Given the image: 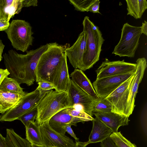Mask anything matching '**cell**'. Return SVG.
<instances>
[{
    "instance_id": "obj_44",
    "label": "cell",
    "mask_w": 147,
    "mask_h": 147,
    "mask_svg": "<svg viewBox=\"0 0 147 147\" xmlns=\"http://www.w3.org/2000/svg\"></svg>"
},
{
    "instance_id": "obj_27",
    "label": "cell",
    "mask_w": 147,
    "mask_h": 147,
    "mask_svg": "<svg viewBox=\"0 0 147 147\" xmlns=\"http://www.w3.org/2000/svg\"><path fill=\"white\" fill-rule=\"evenodd\" d=\"M112 105L106 98H100L97 101H94L92 105V111L102 112H111Z\"/></svg>"
},
{
    "instance_id": "obj_7",
    "label": "cell",
    "mask_w": 147,
    "mask_h": 147,
    "mask_svg": "<svg viewBox=\"0 0 147 147\" xmlns=\"http://www.w3.org/2000/svg\"><path fill=\"white\" fill-rule=\"evenodd\" d=\"M47 91L41 92L36 89L26 93L13 107L2 114L0 121H11L18 119L24 114L37 107Z\"/></svg>"
},
{
    "instance_id": "obj_16",
    "label": "cell",
    "mask_w": 147,
    "mask_h": 147,
    "mask_svg": "<svg viewBox=\"0 0 147 147\" xmlns=\"http://www.w3.org/2000/svg\"><path fill=\"white\" fill-rule=\"evenodd\" d=\"M92 113L93 115H94L110 128L113 132H117L118 129L121 126L128 125L129 121V117L112 112H102L92 111Z\"/></svg>"
},
{
    "instance_id": "obj_41",
    "label": "cell",
    "mask_w": 147,
    "mask_h": 147,
    "mask_svg": "<svg viewBox=\"0 0 147 147\" xmlns=\"http://www.w3.org/2000/svg\"><path fill=\"white\" fill-rule=\"evenodd\" d=\"M87 146L86 142H82L76 141L75 147H86Z\"/></svg>"
},
{
    "instance_id": "obj_24",
    "label": "cell",
    "mask_w": 147,
    "mask_h": 147,
    "mask_svg": "<svg viewBox=\"0 0 147 147\" xmlns=\"http://www.w3.org/2000/svg\"><path fill=\"white\" fill-rule=\"evenodd\" d=\"M26 139L32 144L42 146L43 144L39 126L35 122L26 127Z\"/></svg>"
},
{
    "instance_id": "obj_23",
    "label": "cell",
    "mask_w": 147,
    "mask_h": 147,
    "mask_svg": "<svg viewBox=\"0 0 147 147\" xmlns=\"http://www.w3.org/2000/svg\"><path fill=\"white\" fill-rule=\"evenodd\" d=\"M127 15L133 17L135 19H141L143 13L147 8L146 0H126Z\"/></svg>"
},
{
    "instance_id": "obj_21",
    "label": "cell",
    "mask_w": 147,
    "mask_h": 147,
    "mask_svg": "<svg viewBox=\"0 0 147 147\" xmlns=\"http://www.w3.org/2000/svg\"><path fill=\"white\" fill-rule=\"evenodd\" d=\"M24 96L0 90V113L3 114L11 109Z\"/></svg>"
},
{
    "instance_id": "obj_17",
    "label": "cell",
    "mask_w": 147,
    "mask_h": 147,
    "mask_svg": "<svg viewBox=\"0 0 147 147\" xmlns=\"http://www.w3.org/2000/svg\"><path fill=\"white\" fill-rule=\"evenodd\" d=\"M67 56L64 55L55 73L53 85L55 90L58 92H66L70 78L67 63Z\"/></svg>"
},
{
    "instance_id": "obj_34",
    "label": "cell",
    "mask_w": 147,
    "mask_h": 147,
    "mask_svg": "<svg viewBox=\"0 0 147 147\" xmlns=\"http://www.w3.org/2000/svg\"><path fill=\"white\" fill-rule=\"evenodd\" d=\"M22 2L23 7L38 5V1L37 0H22Z\"/></svg>"
},
{
    "instance_id": "obj_33",
    "label": "cell",
    "mask_w": 147,
    "mask_h": 147,
    "mask_svg": "<svg viewBox=\"0 0 147 147\" xmlns=\"http://www.w3.org/2000/svg\"><path fill=\"white\" fill-rule=\"evenodd\" d=\"M100 142V146L101 147H118L110 137Z\"/></svg>"
},
{
    "instance_id": "obj_8",
    "label": "cell",
    "mask_w": 147,
    "mask_h": 147,
    "mask_svg": "<svg viewBox=\"0 0 147 147\" xmlns=\"http://www.w3.org/2000/svg\"><path fill=\"white\" fill-rule=\"evenodd\" d=\"M135 73L106 98L111 103V112L129 117L127 111L129 86Z\"/></svg>"
},
{
    "instance_id": "obj_37",
    "label": "cell",
    "mask_w": 147,
    "mask_h": 147,
    "mask_svg": "<svg viewBox=\"0 0 147 147\" xmlns=\"http://www.w3.org/2000/svg\"><path fill=\"white\" fill-rule=\"evenodd\" d=\"M64 129L66 132L69 134L71 136L73 137L76 141H78L79 139L77 138L76 134L74 133L71 127V126L67 125L64 127Z\"/></svg>"
},
{
    "instance_id": "obj_38",
    "label": "cell",
    "mask_w": 147,
    "mask_h": 147,
    "mask_svg": "<svg viewBox=\"0 0 147 147\" xmlns=\"http://www.w3.org/2000/svg\"><path fill=\"white\" fill-rule=\"evenodd\" d=\"M141 27V30L142 33L147 35V22L144 20L142 23V25Z\"/></svg>"
},
{
    "instance_id": "obj_39",
    "label": "cell",
    "mask_w": 147,
    "mask_h": 147,
    "mask_svg": "<svg viewBox=\"0 0 147 147\" xmlns=\"http://www.w3.org/2000/svg\"><path fill=\"white\" fill-rule=\"evenodd\" d=\"M5 47V45L3 43L2 40L0 39V62L2 58V55Z\"/></svg>"
},
{
    "instance_id": "obj_43",
    "label": "cell",
    "mask_w": 147,
    "mask_h": 147,
    "mask_svg": "<svg viewBox=\"0 0 147 147\" xmlns=\"http://www.w3.org/2000/svg\"><path fill=\"white\" fill-rule=\"evenodd\" d=\"M1 117V116L0 115V118Z\"/></svg>"
},
{
    "instance_id": "obj_32",
    "label": "cell",
    "mask_w": 147,
    "mask_h": 147,
    "mask_svg": "<svg viewBox=\"0 0 147 147\" xmlns=\"http://www.w3.org/2000/svg\"><path fill=\"white\" fill-rule=\"evenodd\" d=\"M100 2L99 0H95L94 3L88 9L87 12L90 11L93 13H98L100 14L99 11Z\"/></svg>"
},
{
    "instance_id": "obj_6",
    "label": "cell",
    "mask_w": 147,
    "mask_h": 147,
    "mask_svg": "<svg viewBox=\"0 0 147 147\" xmlns=\"http://www.w3.org/2000/svg\"><path fill=\"white\" fill-rule=\"evenodd\" d=\"M142 34L141 27L124 24L121 29L120 40L115 47L112 54L120 57H134Z\"/></svg>"
},
{
    "instance_id": "obj_3",
    "label": "cell",
    "mask_w": 147,
    "mask_h": 147,
    "mask_svg": "<svg viewBox=\"0 0 147 147\" xmlns=\"http://www.w3.org/2000/svg\"><path fill=\"white\" fill-rule=\"evenodd\" d=\"M83 30L86 35L85 50L80 70L85 71L91 68L99 59L102 45L105 41L99 28L88 16L82 22Z\"/></svg>"
},
{
    "instance_id": "obj_12",
    "label": "cell",
    "mask_w": 147,
    "mask_h": 147,
    "mask_svg": "<svg viewBox=\"0 0 147 147\" xmlns=\"http://www.w3.org/2000/svg\"><path fill=\"white\" fill-rule=\"evenodd\" d=\"M136 63V71L129 86V94L127 101V111L129 117L132 114L135 106V99L139 86L147 67L146 60L144 57L138 59Z\"/></svg>"
},
{
    "instance_id": "obj_2",
    "label": "cell",
    "mask_w": 147,
    "mask_h": 147,
    "mask_svg": "<svg viewBox=\"0 0 147 147\" xmlns=\"http://www.w3.org/2000/svg\"><path fill=\"white\" fill-rule=\"evenodd\" d=\"M48 44L47 49L42 55L37 64L36 81L38 83L45 81L53 85L55 73L65 54V51L69 47V45H60L56 42Z\"/></svg>"
},
{
    "instance_id": "obj_40",
    "label": "cell",
    "mask_w": 147,
    "mask_h": 147,
    "mask_svg": "<svg viewBox=\"0 0 147 147\" xmlns=\"http://www.w3.org/2000/svg\"><path fill=\"white\" fill-rule=\"evenodd\" d=\"M5 138L0 133V147H5Z\"/></svg>"
},
{
    "instance_id": "obj_18",
    "label": "cell",
    "mask_w": 147,
    "mask_h": 147,
    "mask_svg": "<svg viewBox=\"0 0 147 147\" xmlns=\"http://www.w3.org/2000/svg\"><path fill=\"white\" fill-rule=\"evenodd\" d=\"M71 80L75 84L86 92L94 101L99 100L90 80L82 70L75 69L70 75Z\"/></svg>"
},
{
    "instance_id": "obj_36",
    "label": "cell",
    "mask_w": 147,
    "mask_h": 147,
    "mask_svg": "<svg viewBox=\"0 0 147 147\" xmlns=\"http://www.w3.org/2000/svg\"><path fill=\"white\" fill-rule=\"evenodd\" d=\"M10 75V73L6 69L0 68V85L4 79Z\"/></svg>"
},
{
    "instance_id": "obj_11",
    "label": "cell",
    "mask_w": 147,
    "mask_h": 147,
    "mask_svg": "<svg viewBox=\"0 0 147 147\" xmlns=\"http://www.w3.org/2000/svg\"><path fill=\"white\" fill-rule=\"evenodd\" d=\"M43 145L47 147H75L76 143L65 134L57 132L48 122L39 126Z\"/></svg>"
},
{
    "instance_id": "obj_26",
    "label": "cell",
    "mask_w": 147,
    "mask_h": 147,
    "mask_svg": "<svg viewBox=\"0 0 147 147\" xmlns=\"http://www.w3.org/2000/svg\"><path fill=\"white\" fill-rule=\"evenodd\" d=\"M109 137L118 147H137L124 137L120 132H113Z\"/></svg>"
},
{
    "instance_id": "obj_30",
    "label": "cell",
    "mask_w": 147,
    "mask_h": 147,
    "mask_svg": "<svg viewBox=\"0 0 147 147\" xmlns=\"http://www.w3.org/2000/svg\"><path fill=\"white\" fill-rule=\"evenodd\" d=\"M65 109L69 115L81 119L84 122L93 121L94 119L84 111L77 110L72 107H69Z\"/></svg>"
},
{
    "instance_id": "obj_42",
    "label": "cell",
    "mask_w": 147,
    "mask_h": 147,
    "mask_svg": "<svg viewBox=\"0 0 147 147\" xmlns=\"http://www.w3.org/2000/svg\"><path fill=\"white\" fill-rule=\"evenodd\" d=\"M33 147H47L44 145L42 146H37L35 145H32Z\"/></svg>"
},
{
    "instance_id": "obj_28",
    "label": "cell",
    "mask_w": 147,
    "mask_h": 147,
    "mask_svg": "<svg viewBox=\"0 0 147 147\" xmlns=\"http://www.w3.org/2000/svg\"><path fill=\"white\" fill-rule=\"evenodd\" d=\"M37 114V107L33 108L26 112L18 119L20 120L25 126L28 127L31 123L35 122Z\"/></svg>"
},
{
    "instance_id": "obj_19",
    "label": "cell",
    "mask_w": 147,
    "mask_h": 147,
    "mask_svg": "<svg viewBox=\"0 0 147 147\" xmlns=\"http://www.w3.org/2000/svg\"><path fill=\"white\" fill-rule=\"evenodd\" d=\"M113 132L110 128L96 117L93 120L92 129L86 144L87 145L90 143L101 142L109 137Z\"/></svg>"
},
{
    "instance_id": "obj_15",
    "label": "cell",
    "mask_w": 147,
    "mask_h": 147,
    "mask_svg": "<svg viewBox=\"0 0 147 147\" xmlns=\"http://www.w3.org/2000/svg\"><path fill=\"white\" fill-rule=\"evenodd\" d=\"M66 108L56 113L49 119L48 124L56 131L65 134L64 127L66 125L77 126V124L80 122H84L82 119L69 115Z\"/></svg>"
},
{
    "instance_id": "obj_20",
    "label": "cell",
    "mask_w": 147,
    "mask_h": 147,
    "mask_svg": "<svg viewBox=\"0 0 147 147\" xmlns=\"http://www.w3.org/2000/svg\"><path fill=\"white\" fill-rule=\"evenodd\" d=\"M22 1V0H0V18L9 22L11 18L21 11Z\"/></svg>"
},
{
    "instance_id": "obj_25",
    "label": "cell",
    "mask_w": 147,
    "mask_h": 147,
    "mask_svg": "<svg viewBox=\"0 0 147 147\" xmlns=\"http://www.w3.org/2000/svg\"><path fill=\"white\" fill-rule=\"evenodd\" d=\"M15 79L7 77L3 81L0 85V90L25 95L26 93Z\"/></svg>"
},
{
    "instance_id": "obj_13",
    "label": "cell",
    "mask_w": 147,
    "mask_h": 147,
    "mask_svg": "<svg viewBox=\"0 0 147 147\" xmlns=\"http://www.w3.org/2000/svg\"><path fill=\"white\" fill-rule=\"evenodd\" d=\"M73 106L75 105H82L85 112L93 116L92 108L93 100L85 92L74 83L70 79L66 92Z\"/></svg>"
},
{
    "instance_id": "obj_31",
    "label": "cell",
    "mask_w": 147,
    "mask_h": 147,
    "mask_svg": "<svg viewBox=\"0 0 147 147\" xmlns=\"http://www.w3.org/2000/svg\"><path fill=\"white\" fill-rule=\"evenodd\" d=\"M38 86L36 88L41 92H44L55 89V87L52 84L45 81H40L38 83Z\"/></svg>"
},
{
    "instance_id": "obj_5",
    "label": "cell",
    "mask_w": 147,
    "mask_h": 147,
    "mask_svg": "<svg viewBox=\"0 0 147 147\" xmlns=\"http://www.w3.org/2000/svg\"><path fill=\"white\" fill-rule=\"evenodd\" d=\"M5 31L12 47L17 50L25 52L32 45L33 33L31 26L27 22L13 20Z\"/></svg>"
},
{
    "instance_id": "obj_10",
    "label": "cell",
    "mask_w": 147,
    "mask_h": 147,
    "mask_svg": "<svg viewBox=\"0 0 147 147\" xmlns=\"http://www.w3.org/2000/svg\"><path fill=\"white\" fill-rule=\"evenodd\" d=\"M136 63L121 61H110L105 59L96 70V79L116 75H120L135 71Z\"/></svg>"
},
{
    "instance_id": "obj_9",
    "label": "cell",
    "mask_w": 147,
    "mask_h": 147,
    "mask_svg": "<svg viewBox=\"0 0 147 147\" xmlns=\"http://www.w3.org/2000/svg\"><path fill=\"white\" fill-rule=\"evenodd\" d=\"M135 72L96 79L92 85L99 98H105Z\"/></svg>"
},
{
    "instance_id": "obj_14",
    "label": "cell",
    "mask_w": 147,
    "mask_h": 147,
    "mask_svg": "<svg viewBox=\"0 0 147 147\" xmlns=\"http://www.w3.org/2000/svg\"><path fill=\"white\" fill-rule=\"evenodd\" d=\"M86 42V35L83 31L79 34L74 44L65 51L70 63L75 69H81Z\"/></svg>"
},
{
    "instance_id": "obj_1",
    "label": "cell",
    "mask_w": 147,
    "mask_h": 147,
    "mask_svg": "<svg viewBox=\"0 0 147 147\" xmlns=\"http://www.w3.org/2000/svg\"><path fill=\"white\" fill-rule=\"evenodd\" d=\"M48 44L35 50L27 51L26 54H20L11 49L3 55L4 63L10 73L9 76L20 84L29 86L36 80V70L42 55L47 50Z\"/></svg>"
},
{
    "instance_id": "obj_22",
    "label": "cell",
    "mask_w": 147,
    "mask_h": 147,
    "mask_svg": "<svg viewBox=\"0 0 147 147\" xmlns=\"http://www.w3.org/2000/svg\"><path fill=\"white\" fill-rule=\"evenodd\" d=\"M5 147H33L26 138H22L13 129H6Z\"/></svg>"
},
{
    "instance_id": "obj_29",
    "label": "cell",
    "mask_w": 147,
    "mask_h": 147,
    "mask_svg": "<svg viewBox=\"0 0 147 147\" xmlns=\"http://www.w3.org/2000/svg\"><path fill=\"white\" fill-rule=\"evenodd\" d=\"M95 0H69L70 4L72 5L75 10L82 12L86 11L91 5Z\"/></svg>"
},
{
    "instance_id": "obj_35",
    "label": "cell",
    "mask_w": 147,
    "mask_h": 147,
    "mask_svg": "<svg viewBox=\"0 0 147 147\" xmlns=\"http://www.w3.org/2000/svg\"><path fill=\"white\" fill-rule=\"evenodd\" d=\"M9 22L3 18H0V31H5L8 28Z\"/></svg>"
},
{
    "instance_id": "obj_4",
    "label": "cell",
    "mask_w": 147,
    "mask_h": 147,
    "mask_svg": "<svg viewBox=\"0 0 147 147\" xmlns=\"http://www.w3.org/2000/svg\"><path fill=\"white\" fill-rule=\"evenodd\" d=\"M69 107H72V105L66 92L48 91L37 107V114L35 122L39 126L48 122L56 113Z\"/></svg>"
}]
</instances>
